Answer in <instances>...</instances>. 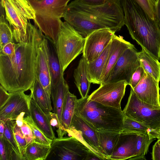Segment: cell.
<instances>
[{"mask_svg": "<svg viewBox=\"0 0 160 160\" xmlns=\"http://www.w3.org/2000/svg\"><path fill=\"white\" fill-rule=\"evenodd\" d=\"M39 29L28 22L27 38L15 44L12 56L0 53V83L9 93L31 91L36 80V41Z\"/></svg>", "mask_w": 160, "mask_h": 160, "instance_id": "1", "label": "cell"}, {"mask_svg": "<svg viewBox=\"0 0 160 160\" xmlns=\"http://www.w3.org/2000/svg\"><path fill=\"white\" fill-rule=\"evenodd\" d=\"M62 18L84 38L102 29H109L115 32L124 25L120 0H108L97 6L87 5L75 0L68 5Z\"/></svg>", "mask_w": 160, "mask_h": 160, "instance_id": "2", "label": "cell"}, {"mask_svg": "<svg viewBox=\"0 0 160 160\" xmlns=\"http://www.w3.org/2000/svg\"><path fill=\"white\" fill-rule=\"evenodd\" d=\"M124 22L132 39L156 59L160 60V24L151 18L134 0H120Z\"/></svg>", "mask_w": 160, "mask_h": 160, "instance_id": "3", "label": "cell"}, {"mask_svg": "<svg viewBox=\"0 0 160 160\" xmlns=\"http://www.w3.org/2000/svg\"><path fill=\"white\" fill-rule=\"evenodd\" d=\"M88 97L77 99L75 113L97 130L121 132L124 117L122 109L104 105Z\"/></svg>", "mask_w": 160, "mask_h": 160, "instance_id": "4", "label": "cell"}, {"mask_svg": "<svg viewBox=\"0 0 160 160\" xmlns=\"http://www.w3.org/2000/svg\"><path fill=\"white\" fill-rule=\"evenodd\" d=\"M71 0H29L35 12V25L55 44L57 41L63 17Z\"/></svg>", "mask_w": 160, "mask_h": 160, "instance_id": "5", "label": "cell"}, {"mask_svg": "<svg viewBox=\"0 0 160 160\" xmlns=\"http://www.w3.org/2000/svg\"><path fill=\"white\" fill-rule=\"evenodd\" d=\"M0 4L6 20L13 27L14 39L17 43L25 41L28 21L35 18L34 10L29 0H0Z\"/></svg>", "mask_w": 160, "mask_h": 160, "instance_id": "6", "label": "cell"}, {"mask_svg": "<svg viewBox=\"0 0 160 160\" xmlns=\"http://www.w3.org/2000/svg\"><path fill=\"white\" fill-rule=\"evenodd\" d=\"M85 40V38L68 22H62L55 44L63 72L70 64L82 52Z\"/></svg>", "mask_w": 160, "mask_h": 160, "instance_id": "7", "label": "cell"}, {"mask_svg": "<svg viewBox=\"0 0 160 160\" xmlns=\"http://www.w3.org/2000/svg\"><path fill=\"white\" fill-rule=\"evenodd\" d=\"M50 146L46 160H88L95 154L73 136L56 138Z\"/></svg>", "mask_w": 160, "mask_h": 160, "instance_id": "8", "label": "cell"}, {"mask_svg": "<svg viewBox=\"0 0 160 160\" xmlns=\"http://www.w3.org/2000/svg\"><path fill=\"white\" fill-rule=\"evenodd\" d=\"M122 112L124 116L143 124L149 129L160 127V108L140 100L131 88Z\"/></svg>", "mask_w": 160, "mask_h": 160, "instance_id": "9", "label": "cell"}, {"mask_svg": "<svg viewBox=\"0 0 160 160\" xmlns=\"http://www.w3.org/2000/svg\"><path fill=\"white\" fill-rule=\"evenodd\" d=\"M67 132L81 141L101 160H108L100 147L97 130L75 113Z\"/></svg>", "mask_w": 160, "mask_h": 160, "instance_id": "10", "label": "cell"}, {"mask_svg": "<svg viewBox=\"0 0 160 160\" xmlns=\"http://www.w3.org/2000/svg\"><path fill=\"white\" fill-rule=\"evenodd\" d=\"M138 52L135 47L126 49L111 70L104 83L125 81L129 85L133 74L141 65Z\"/></svg>", "mask_w": 160, "mask_h": 160, "instance_id": "11", "label": "cell"}, {"mask_svg": "<svg viewBox=\"0 0 160 160\" xmlns=\"http://www.w3.org/2000/svg\"><path fill=\"white\" fill-rule=\"evenodd\" d=\"M127 85L125 81L104 83L100 84L88 98L104 105L121 109V102Z\"/></svg>", "mask_w": 160, "mask_h": 160, "instance_id": "12", "label": "cell"}, {"mask_svg": "<svg viewBox=\"0 0 160 160\" xmlns=\"http://www.w3.org/2000/svg\"><path fill=\"white\" fill-rule=\"evenodd\" d=\"M47 41L46 36L39 29L36 41V78L51 96V82L47 52Z\"/></svg>", "mask_w": 160, "mask_h": 160, "instance_id": "13", "label": "cell"}, {"mask_svg": "<svg viewBox=\"0 0 160 160\" xmlns=\"http://www.w3.org/2000/svg\"><path fill=\"white\" fill-rule=\"evenodd\" d=\"M24 91L11 93L4 104L0 107V120H16L22 113L25 116L30 115V104L32 95H27Z\"/></svg>", "mask_w": 160, "mask_h": 160, "instance_id": "14", "label": "cell"}, {"mask_svg": "<svg viewBox=\"0 0 160 160\" xmlns=\"http://www.w3.org/2000/svg\"><path fill=\"white\" fill-rule=\"evenodd\" d=\"M115 32L108 29L95 31L85 38L82 56L88 62L96 59L111 42Z\"/></svg>", "mask_w": 160, "mask_h": 160, "instance_id": "15", "label": "cell"}, {"mask_svg": "<svg viewBox=\"0 0 160 160\" xmlns=\"http://www.w3.org/2000/svg\"><path fill=\"white\" fill-rule=\"evenodd\" d=\"M133 90L138 98L149 104L160 108L159 82L145 72Z\"/></svg>", "mask_w": 160, "mask_h": 160, "instance_id": "16", "label": "cell"}, {"mask_svg": "<svg viewBox=\"0 0 160 160\" xmlns=\"http://www.w3.org/2000/svg\"><path fill=\"white\" fill-rule=\"evenodd\" d=\"M134 47L133 44L124 40L122 36L114 35L111 42L107 60L101 77V84L105 82L111 70L124 52L128 48Z\"/></svg>", "mask_w": 160, "mask_h": 160, "instance_id": "17", "label": "cell"}, {"mask_svg": "<svg viewBox=\"0 0 160 160\" xmlns=\"http://www.w3.org/2000/svg\"><path fill=\"white\" fill-rule=\"evenodd\" d=\"M138 135L120 133L118 141L109 160L129 159L136 154Z\"/></svg>", "mask_w": 160, "mask_h": 160, "instance_id": "18", "label": "cell"}, {"mask_svg": "<svg viewBox=\"0 0 160 160\" xmlns=\"http://www.w3.org/2000/svg\"><path fill=\"white\" fill-rule=\"evenodd\" d=\"M67 82L63 78L59 83L54 86H51V96L53 104V112L58 117L59 128L57 132L58 138L63 137L64 135L61 126V115L63 104L67 94L69 91Z\"/></svg>", "mask_w": 160, "mask_h": 160, "instance_id": "19", "label": "cell"}, {"mask_svg": "<svg viewBox=\"0 0 160 160\" xmlns=\"http://www.w3.org/2000/svg\"><path fill=\"white\" fill-rule=\"evenodd\" d=\"M47 38V52L51 86L58 84L64 78L63 72L59 59L56 46L49 37Z\"/></svg>", "mask_w": 160, "mask_h": 160, "instance_id": "20", "label": "cell"}, {"mask_svg": "<svg viewBox=\"0 0 160 160\" xmlns=\"http://www.w3.org/2000/svg\"><path fill=\"white\" fill-rule=\"evenodd\" d=\"M30 115L33 122L44 135L53 140L56 138L48 115L32 99L30 104Z\"/></svg>", "mask_w": 160, "mask_h": 160, "instance_id": "21", "label": "cell"}, {"mask_svg": "<svg viewBox=\"0 0 160 160\" xmlns=\"http://www.w3.org/2000/svg\"><path fill=\"white\" fill-rule=\"evenodd\" d=\"M111 42L96 59L92 62H87V77L91 83L101 84V77L107 60Z\"/></svg>", "mask_w": 160, "mask_h": 160, "instance_id": "22", "label": "cell"}, {"mask_svg": "<svg viewBox=\"0 0 160 160\" xmlns=\"http://www.w3.org/2000/svg\"><path fill=\"white\" fill-rule=\"evenodd\" d=\"M87 62L82 56L73 72L74 82L82 98H85L88 95L91 83L87 77Z\"/></svg>", "mask_w": 160, "mask_h": 160, "instance_id": "23", "label": "cell"}, {"mask_svg": "<svg viewBox=\"0 0 160 160\" xmlns=\"http://www.w3.org/2000/svg\"><path fill=\"white\" fill-rule=\"evenodd\" d=\"M77 97L69 91L67 94L62 108L61 126L64 134L70 128L73 117L75 113Z\"/></svg>", "mask_w": 160, "mask_h": 160, "instance_id": "24", "label": "cell"}, {"mask_svg": "<svg viewBox=\"0 0 160 160\" xmlns=\"http://www.w3.org/2000/svg\"><path fill=\"white\" fill-rule=\"evenodd\" d=\"M100 147L108 160L112 155L118 141L120 132L97 130Z\"/></svg>", "mask_w": 160, "mask_h": 160, "instance_id": "25", "label": "cell"}, {"mask_svg": "<svg viewBox=\"0 0 160 160\" xmlns=\"http://www.w3.org/2000/svg\"><path fill=\"white\" fill-rule=\"evenodd\" d=\"M142 48L141 51L138 53L141 66L146 72L159 82L160 81V62L144 48Z\"/></svg>", "mask_w": 160, "mask_h": 160, "instance_id": "26", "label": "cell"}, {"mask_svg": "<svg viewBox=\"0 0 160 160\" xmlns=\"http://www.w3.org/2000/svg\"><path fill=\"white\" fill-rule=\"evenodd\" d=\"M31 94L32 99L48 115L53 110L51 101V96L37 80L32 90L31 91Z\"/></svg>", "mask_w": 160, "mask_h": 160, "instance_id": "27", "label": "cell"}, {"mask_svg": "<svg viewBox=\"0 0 160 160\" xmlns=\"http://www.w3.org/2000/svg\"><path fill=\"white\" fill-rule=\"evenodd\" d=\"M50 147L34 142L27 147L23 160H46Z\"/></svg>", "mask_w": 160, "mask_h": 160, "instance_id": "28", "label": "cell"}, {"mask_svg": "<svg viewBox=\"0 0 160 160\" xmlns=\"http://www.w3.org/2000/svg\"><path fill=\"white\" fill-rule=\"evenodd\" d=\"M155 139L152 138L148 132L144 134L138 135L136 156L129 159L146 160L145 156L148 152L149 145Z\"/></svg>", "mask_w": 160, "mask_h": 160, "instance_id": "29", "label": "cell"}, {"mask_svg": "<svg viewBox=\"0 0 160 160\" xmlns=\"http://www.w3.org/2000/svg\"><path fill=\"white\" fill-rule=\"evenodd\" d=\"M149 129L143 124L124 116L123 129L121 132L140 135L147 133Z\"/></svg>", "mask_w": 160, "mask_h": 160, "instance_id": "30", "label": "cell"}, {"mask_svg": "<svg viewBox=\"0 0 160 160\" xmlns=\"http://www.w3.org/2000/svg\"><path fill=\"white\" fill-rule=\"evenodd\" d=\"M4 9H1L0 19V49L6 44L13 42V35L10 26L5 17Z\"/></svg>", "mask_w": 160, "mask_h": 160, "instance_id": "31", "label": "cell"}, {"mask_svg": "<svg viewBox=\"0 0 160 160\" xmlns=\"http://www.w3.org/2000/svg\"><path fill=\"white\" fill-rule=\"evenodd\" d=\"M4 121V130L3 137H4L11 146L15 153L21 160V156L18 145L13 133L14 127L16 120H8Z\"/></svg>", "mask_w": 160, "mask_h": 160, "instance_id": "32", "label": "cell"}, {"mask_svg": "<svg viewBox=\"0 0 160 160\" xmlns=\"http://www.w3.org/2000/svg\"><path fill=\"white\" fill-rule=\"evenodd\" d=\"M23 121L29 126L32 130L35 142L51 145L52 140L48 138L41 132L36 125L30 115L24 116Z\"/></svg>", "mask_w": 160, "mask_h": 160, "instance_id": "33", "label": "cell"}, {"mask_svg": "<svg viewBox=\"0 0 160 160\" xmlns=\"http://www.w3.org/2000/svg\"><path fill=\"white\" fill-rule=\"evenodd\" d=\"M20 160L7 140L0 138V160Z\"/></svg>", "mask_w": 160, "mask_h": 160, "instance_id": "34", "label": "cell"}, {"mask_svg": "<svg viewBox=\"0 0 160 160\" xmlns=\"http://www.w3.org/2000/svg\"><path fill=\"white\" fill-rule=\"evenodd\" d=\"M13 133L20 152L21 160H23L27 147V142L21 128L16 122L13 128Z\"/></svg>", "mask_w": 160, "mask_h": 160, "instance_id": "35", "label": "cell"}, {"mask_svg": "<svg viewBox=\"0 0 160 160\" xmlns=\"http://www.w3.org/2000/svg\"><path fill=\"white\" fill-rule=\"evenodd\" d=\"M153 20L155 19L154 0H134Z\"/></svg>", "mask_w": 160, "mask_h": 160, "instance_id": "36", "label": "cell"}, {"mask_svg": "<svg viewBox=\"0 0 160 160\" xmlns=\"http://www.w3.org/2000/svg\"><path fill=\"white\" fill-rule=\"evenodd\" d=\"M145 71L140 65L133 74L129 84L131 88H133L139 82L143 76Z\"/></svg>", "mask_w": 160, "mask_h": 160, "instance_id": "37", "label": "cell"}, {"mask_svg": "<svg viewBox=\"0 0 160 160\" xmlns=\"http://www.w3.org/2000/svg\"><path fill=\"white\" fill-rule=\"evenodd\" d=\"M20 128L25 138L27 147L34 142L32 131L29 126L24 122Z\"/></svg>", "mask_w": 160, "mask_h": 160, "instance_id": "38", "label": "cell"}, {"mask_svg": "<svg viewBox=\"0 0 160 160\" xmlns=\"http://www.w3.org/2000/svg\"><path fill=\"white\" fill-rule=\"evenodd\" d=\"M15 43L11 42L5 45L2 48L0 49V53L9 57L13 55L15 52Z\"/></svg>", "mask_w": 160, "mask_h": 160, "instance_id": "39", "label": "cell"}, {"mask_svg": "<svg viewBox=\"0 0 160 160\" xmlns=\"http://www.w3.org/2000/svg\"><path fill=\"white\" fill-rule=\"evenodd\" d=\"M9 93L1 85L0 86V107H1L9 97Z\"/></svg>", "mask_w": 160, "mask_h": 160, "instance_id": "40", "label": "cell"}, {"mask_svg": "<svg viewBox=\"0 0 160 160\" xmlns=\"http://www.w3.org/2000/svg\"><path fill=\"white\" fill-rule=\"evenodd\" d=\"M151 154L152 160H160V145L157 141L153 146Z\"/></svg>", "mask_w": 160, "mask_h": 160, "instance_id": "41", "label": "cell"}, {"mask_svg": "<svg viewBox=\"0 0 160 160\" xmlns=\"http://www.w3.org/2000/svg\"><path fill=\"white\" fill-rule=\"evenodd\" d=\"M83 4L91 6L100 5L104 4L108 0H77Z\"/></svg>", "mask_w": 160, "mask_h": 160, "instance_id": "42", "label": "cell"}, {"mask_svg": "<svg viewBox=\"0 0 160 160\" xmlns=\"http://www.w3.org/2000/svg\"><path fill=\"white\" fill-rule=\"evenodd\" d=\"M48 116L51 126L55 127L58 129L59 127L57 115L54 112H51Z\"/></svg>", "mask_w": 160, "mask_h": 160, "instance_id": "43", "label": "cell"}, {"mask_svg": "<svg viewBox=\"0 0 160 160\" xmlns=\"http://www.w3.org/2000/svg\"><path fill=\"white\" fill-rule=\"evenodd\" d=\"M155 19L160 24V0H154Z\"/></svg>", "mask_w": 160, "mask_h": 160, "instance_id": "44", "label": "cell"}, {"mask_svg": "<svg viewBox=\"0 0 160 160\" xmlns=\"http://www.w3.org/2000/svg\"><path fill=\"white\" fill-rule=\"evenodd\" d=\"M148 133L153 138L160 139V127L153 129H149Z\"/></svg>", "mask_w": 160, "mask_h": 160, "instance_id": "45", "label": "cell"}, {"mask_svg": "<svg viewBox=\"0 0 160 160\" xmlns=\"http://www.w3.org/2000/svg\"><path fill=\"white\" fill-rule=\"evenodd\" d=\"M24 113H22L17 118L16 121L17 125L20 127L22 125L24 122L23 118L25 116Z\"/></svg>", "mask_w": 160, "mask_h": 160, "instance_id": "46", "label": "cell"}, {"mask_svg": "<svg viewBox=\"0 0 160 160\" xmlns=\"http://www.w3.org/2000/svg\"><path fill=\"white\" fill-rule=\"evenodd\" d=\"M0 138H2L3 136L4 130V121L0 120Z\"/></svg>", "mask_w": 160, "mask_h": 160, "instance_id": "47", "label": "cell"}, {"mask_svg": "<svg viewBox=\"0 0 160 160\" xmlns=\"http://www.w3.org/2000/svg\"><path fill=\"white\" fill-rule=\"evenodd\" d=\"M159 144L160 145V139H158V140L157 141Z\"/></svg>", "mask_w": 160, "mask_h": 160, "instance_id": "48", "label": "cell"}, {"mask_svg": "<svg viewBox=\"0 0 160 160\" xmlns=\"http://www.w3.org/2000/svg\"><path fill=\"white\" fill-rule=\"evenodd\" d=\"M34 0L37 1H41L42 0Z\"/></svg>", "mask_w": 160, "mask_h": 160, "instance_id": "49", "label": "cell"}]
</instances>
